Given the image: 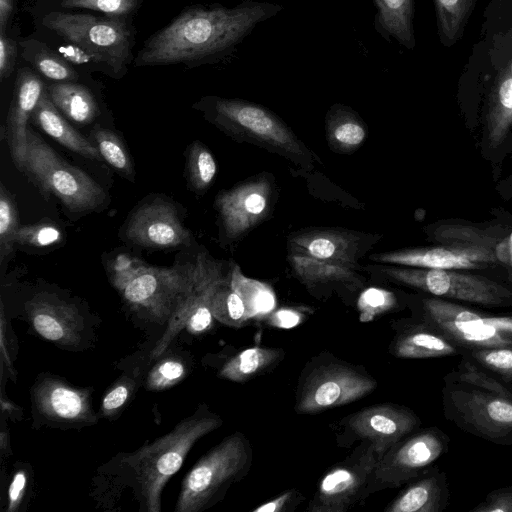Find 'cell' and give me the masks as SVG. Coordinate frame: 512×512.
<instances>
[{"label": "cell", "instance_id": "cell-1", "mask_svg": "<svg viewBox=\"0 0 512 512\" xmlns=\"http://www.w3.org/2000/svg\"><path fill=\"white\" fill-rule=\"evenodd\" d=\"M283 6L244 0L234 7L221 4L187 7L154 33L138 52V67L214 63L230 55L257 25L274 17Z\"/></svg>", "mask_w": 512, "mask_h": 512}, {"label": "cell", "instance_id": "cell-2", "mask_svg": "<svg viewBox=\"0 0 512 512\" xmlns=\"http://www.w3.org/2000/svg\"><path fill=\"white\" fill-rule=\"evenodd\" d=\"M445 419L493 444L512 446V386L485 372L464 355L444 376Z\"/></svg>", "mask_w": 512, "mask_h": 512}, {"label": "cell", "instance_id": "cell-3", "mask_svg": "<svg viewBox=\"0 0 512 512\" xmlns=\"http://www.w3.org/2000/svg\"><path fill=\"white\" fill-rule=\"evenodd\" d=\"M222 423L221 417L203 404L169 433L123 458L124 472L145 511L161 510L162 490L181 468L190 449Z\"/></svg>", "mask_w": 512, "mask_h": 512}, {"label": "cell", "instance_id": "cell-4", "mask_svg": "<svg viewBox=\"0 0 512 512\" xmlns=\"http://www.w3.org/2000/svg\"><path fill=\"white\" fill-rule=\"evenodd\" d=\"M193 107L231 138L284 157L304 170L313 168L315 155L278 115L263 105L210 95Z\"/></svg>", "mask_w": 512, "mask_h": 512}, {"label": "cell", "instance_id": "cell-5", "mask_svg": "<svg viewBox=\"0 0 512 512\" xmlns=\"http://www.w3.org/2000/svg\"><path fill=\"white\" fill-rule=\"evenodd\" d=\"M252 459V447L244 434L234 432L225 437L185 476L175 511L199 512L216 504L232 484L247 475Z\"/></svg>", "mask_w": 512, "mask_h": 512}, {"label": "cell", "instance_id": "cell-6", "mask_svg": "<svg viewBox=\"0 0 512 512\" xmlns=\"http://www.w3.org/2000/svg\"><path fill=\"white\" fill-rule=\"evenodd\" d=\"M45 195H53L72 213H89L101 207L106 194L81 169L65 162L32 128L21 169Z\"/></svg>", "mask_w": 512, "mask_h": 512}, {"label": "cell", "instance_id": "cell-7", "mask_svg": "<svg viewBox=\"0 0 512 512\" xmlns=\"http://www.w3.org/2000/svg\"><path fill=\"white\" fill-rule=\"evenodd\" d=\"M376 387L377 381L363 367L323 352L302 370L294 408L298 414L320 413L358 401Z\"/></svg>", "mask_w": 512, "mask_h": 512}, {"label": "cell", "instance_id": "cell-8", "mask_svg": "<svg viewBox=\"0 0 512 512\" xmlns=\"http://www.w3.org/2000/svg\"><path fill=\"white\" fill-rule=\"evenodd\" d=\"M372 268L395 283L433 297L486 307L512 306V289L481 275L392 264H380Z\"/></svg>", "mask_w": 512, "mask_h": 512}, {"label": "cell", "instance_id": "cell-9", "mask_svg": "<svg viewBox=\"0 0 512 512\" xmlns=\"http://www.w3.org/2000/svg\"><path fill=\"white\" fill-rule=\"evenodd\" d=\"M42 26L58 37L76 43L97 54L111 67L114 78H122L132 60L133 32L116 17L51 11Z\"/></svg>", "mask_w": 512, "mask_h": 512}, {"label": "cell", "instance_id": "cell-10", "mask_svg": "<svg viewBox=\"0 0 512 512\" xmlns=\"http://www.w3.org/2000/svg\"><path fill=\"white\" fill-rule=\"evenodd\" d=\"M113 285L126 303L153 319L171 317L185 283V267H158L119 256L112 266Z\"/></svg>", "mask_w": 512, "mask_h": 512}, {"label": "cell", "instance_id": "cell-11", "mask_svg": "<svg viewBox=\"0 0 512 512\" xmlns=\"http://www.w3.org/2000/svg\"><path fill=\"white\" fill-rule=\"evenodd\" d=\"M466 351L512 346V314L492 315L438 298L421 299L415 315Z\"/></svg>", "mask_w": 512, "mask_h": 512}, {"label": "cell", "instance_id": "cell-12", "mask_svg": "<svg viewBox=\"0 0 512 512\" xmlns=\"http://www.w3.org/2000/svg\"><path fill=\"white\" fill-rule=\"evenodd\" d=\"M450 438L437 427L417 429L407 435L379 459L366 488V496L393 489L416 479L449 449Z\"/></svg>", "mask_w": 512, "mask_h": 512}, {"label": "cell", "instance_id": "cell-13", "mask_svg": "<svg viewBox=\"0 0 512 512\" xmlns=\"http://www.w3.org/2000/svg\"><path fill=\"white\" fill-rule=\"evenodd\" d=\"M184 267V287L170 317L169 329L153 350L154 357L162 353L183 325L189 332L199 334L207 331L213 324L212 300L227 275L223 264L207 252H200Z\"/></svg>", "mask_w": 512, "mask_h": 512}, {"label": "cell", "instance_id": "cell-14", "mask_svg": "<svg viewBox=\"0 0 512 512\" xmlns=\"http://www.w3.org/2000/svg\"><path fill=\"white\" fill-rule=\"evenodd\" d=\"M380 455L370 441L360 444L320 479L307 512H346L362 503Z\"/></svg>", "mask_w": 512, "mask_h": 512}, {"label": "cell", "instance_id": "cell-15", "mask_svg": "<svg viewBox=\"0 0 512 512\" xmlns=\"http://www.w3.org/2000/svg\"><path fill=\"white\" fill-rule=\"evenodd\" d=\"M276 196L275 180L267 173L220 191L214 204L222 236L229 242L242 239L269 217Z\"/></svg>", "mask_w": 512, "mask_h": 512}, {"label": "cell", "instance_id": "cell-16", "mask_svg": "<svg viewBox=\"0 0 512 512\" xmlns=\"http://www.w3.org/2000/svg\"><path fill=\"white\" fill-rule=\"evenodd\" d=\"M419 417L408 407L384 403L365 407L339 422L337 441L349 446L356 440L376 445L380 458L395 443L419 429Z\"/></svg>", "mask_w": 512, "mask_h": 512}, {"label": "cell", "instance_id": "cell-17", "mask_svg": "<svg viewBox=\"0 0 512 512\" xmlns=\"http://www.w3.org/2000/svg\"><path fill=\"white\" fill-rule=\"evenodd\" d=\"M381 235L344 228H311L288 237V251L361 269L358 261L372 250Z\"/></svg>", "mask_w": 512, "mask_h": 512}, {"label": "cell", "instance_id": "cell-18", "mask_svg": "<svg viewBox=\"0 0 512 512\" xmlns=\"http://www.w3.org/2000/svg\"><path fill=\"white\" fill-rule=\"evenodd\" d=\"M124 236L135 245L151 249L179 248L192 239L175 206L160 198L137 207L124 227Z\"/></svg>", "mask_w": 512, "mask_h": 512}, {"label": "cell", "instance_id": "cell-19", "mask_svg": "<svg viewBox=\"0 0 512 512\" xmlns=\"http://www.w3.org/2000/svg\"><path fill=\"white\" fill-rule=\"evenodd\" d=\"M369 259L380 264L445 270L483 269L498 264L482 247L455 243L375 253Z\"/></svg>", "mask_w": 512, "mask_h": 512}, {"label": "cell", "instance_id": "cell-20", "mask_svg": "<svg viewBox=\"0 0 512 512\" xmlns=\"http://www.w3.org/2000/svg\"><path fill=\"white\" fill-rule=\"evenodd\" d=\"M45 88L38 74L29 67L17 71L3 134L11 158L20 171L26 154L28 123Z\"/></svg>", "mask_w": 512, "mask_h": 512}, {"label": "cell", "instance_id": "cell-21", "mask_svg": "<svg viewBox=\"0 0 512 512\" xmlns=\"http://www.w3.org/2000/svg\"><path fill=\"white\" fill-rule=\"evenodd\" d=\"M33 402L41 416L57 424L95 422L88 393L54 377L35 385Z\"/></svg>", "mask_w": 512, "mask_h": 512}, {"label": "cell", "instance_id": "cell-22", "mask_svg": "<svg viewBox=\"0 0 512 512\" xmlns=\"http://www.w3.org/2000/svg\"><path fill=\"white\" fill-rule=\"evenodd\" d=\"M293 275L315 295L362 289L365 278L357 268L319 260L303 253L288 251L287 256Z\"/></svg>", "mask_w": 512, "mask_h": 512}, {"label": "cell", "instance_id": "cell-23", "mask_svg": "<svg viewBox=\"0 0 512 512\" xmlns=\"http://www.w3.org/2000/svg\"><path fill=\"white\" fill-rule=\"evenodd\" d=\"M390 353L402 359H429L462 355L463 350L431 323L414 317L397 325Z\"/></svg>", "mask_w": 512, "mask_h": 512}, {"label": "cell", "instance_id": "cell-24", "mask_svg": "<svg viewBox=\"0 0 512 512\" xmlns=\"http://www.w3.org/2000/svg\"><path fill=\"white\" fill-rule=\"evenodd\" d=\"M450 503L447 475L438 467L408 483L396 498L384 509L385 512H443Z\"/></svg>", "mask_w": 512, "mask_h": 512}, {"label": "cell", "instance_id": "cell-25", "mask_svg": "<svg viewBox=\"0 0 512 512\" xmlns=\"http://www.w3.org/2000/svg\"><path fill=\"white\" fill-rule=\"evenodd\" d=\"M28 308L33 327L43 338L68 344L77 336L79 317L67 303L38 295L29 303Z\"/></svg>", "mask_w": 512, "mask_h": 512}, {"label": "cell", "instance_id": "cell-26", "mask_svg": "<svg viewBox=\"0 0 512 512\" xmlns=\"http://www.w3.org/2000/svg\"><path fill=\"white\" fill-rule=\"evenodd\" d=\"M31 120L45 134L65 148L85 158L102 160L92 141L77 132L60 114V111L49 98L46 88L32 114Z\"/></svg>", "mask_w": 512, "mask_h": 512}, {"label": "cell", "instance_id": "cell-27", "mask_svg": "<svg viewBox=\"0 0 512 512\" xmlns=\"http://www.w3.org/2000/svg\"><path fill=\"white\" fill-rule=\"evenodd\" d=\"M433 238L441 244L475 245L489 251L497 263L512 268V231L499 235L489 229L461 224H443L433 231Z\"/></svg>", "mask_w": 512, "mask_h": 512}, {"label": "cell", "instance_id": "cell-28", "mask_svg": "<svg viewBox=\"0 0 512 512\" xmlns=\"http://www.w3.org/2000/svg\"><path fill=\"white\" fill-rule=\"evenodd\" d=\"M374 28L387 42L392 39L407 49L415 47L414 0H373Z\"/></svg>", "mask_w": 512, "mask_h": 512}, {"label": "cell", "instance_id": "cell-29", "mask_svg": "<svg viewBox=\"0 0 512 512\" xmlns=\"http://www.w3.org/2000/svg\"><path fill=\"white\" fill-rule=\"evenodd\" d=\"M326 138L336 153L350 154L358 150L367 138V127L350 106L334 104L325 117Z\"/></svg>", "mask_w": 512, "mask_h": 512}, {"label": "cell", "instance_id": "cell-30", "mask_svg": "<svg viewBox=\"0 0 512 512\" xmlns=\"http://www.w3.org/2000/svg\"><path fill=\"white\" fill-rule=\"evenodd\" d=\"M56 108L73 122L91 123L99 114V106L89 88L77 82H53L46 87Z\"/></svg>", "mask_w": 512, "mask_h": 512}, {"label": "cell", "instance_id": "cell-31", "mask_svg": "<svg viewBox=\"0 0 512 512\" xmlns=\"http://www.w3.org/2000/svg\"><path fill=\"white\" fill-rule=\"evenodd\" d=\"M22 57L45 78L53 82H77V69L54 48L35 38L19 42Z\"/></svg>", "mask_w": 512, "mask_h": 512}, {"label": "cell", "instance_id": "cell-32", "mask_svg": "<svg viewBox=\"0 0 512 512\" xmlns=\"http://www.w3.org/2000/svg\"><path fill=\"white\" fill-rule=\"evenodd\" d=\"M281 348L252 347L229 359L219 371V377L243 383L267 372L284 357Z\"/></svg>", "mask_w": 512, "mask_h": 512}, {"label": "cell", "instance_id": "cell-33", "mask_svg": "<svg viewBox=\"0 0 512 512\" xmlns=\"http://www.w3.org/2000/svg\"><path fill=\"white\" fill-rule=\"evenodd\" d=\"M512 126V74L504 69L498 76L490 98L487 116V139L498 147Z\"/></svg>", "mask_w": 512, "mask_h": 512}, {"label": "cell", "instance_id": "cell-34", "mask_svg": "<svg viewBox=\"0 0 512 512\" xmlns=\"http://www.w3.org/2000/svg\"><path fill=\"white\" fill-rule=\"evenodd\" d=\"M228 276L230 285L244 302L249 320L263 319L275 309L276 297L270 286L247 278L235 263L231 264Z\"/></svg>", "mask_w": 512, "mask_h": 512}, {"label": "cell", "instance_id": "cell-35", "mask_svg": "<svg viewBox=\"0 0 512 512\" xmlns=\"http://www.w3.org/2000/svg\"><path fill=\"white\" fill-rule=\"evenodd\" d=\"M217 173L216 161L210 150L194 141L186 153V176L190 190L203 195L211 186Z\"/></svg>", "mask_w": 512, "mask_h": 512}, {"label": "cell", "instance_id": "cell-36", "mask_svg": "<svg viewBox=\"0 0 512 512\" xmlns=\"http://www.w3.org/2000/svg\"><path fill=\"white\" fill-rule=\"evenodd\" d=\"M92 143L98 149L102 159L109 163L119 175L133 181L134 168L130 154L116 133L105 128L94 129Z\"/></svg>", "mask_w": 512, "mask_h": 512}, {"label": "cell", "instance_id": "cell-37", "mask_svg": "<svg viewBox=\"0 0 512 512\" xmlns=\"http://www.w3.org/2000/svg\"><path fill=\"white\" fill-rule=\"evenodd\" d=\"M211 310L214 319L231 327H242L250 321L243 300L230 285L228 272L214 294Z\"/></svg>", "mask_w": 512, "mask_h": 512}, {"label": "cell", "instance_id": "cell-38", "mask_svg": "<svg viewBox=\"0 0 512 512\" xmlns=\"http://www.w3.org/2000/svg\"><path fill=\"white\" fill-rule=\"evenodd\" d=\"M462 355L485 372L512 386V346L476 349Z\"/></svg>", "mask_w": 512, "mask_h": 512}, {"label": "cell", "instance_id": "cell-39", "mask_svg": "<svg viewBox=\"0 0 512 512\" xmlns=\"http://www.w3.org/2000/svg\"><path fill=\"white\" fill-rule=\"evenodd\" d=\"M474 0H434L439 33L447 44L457 39Z\"/></svg>", "mask_w": 512, "mask_h": 512}, {"label": "cell", "instance_id": "cell-40", "mask_svg": "<svg viewBox=\"0 0 512 512\" xmlns=\"http://www.w3.org/2000/svg\"><path fill=\"white\" fill-rule=\"evenodd\" d=\"M16 203L3 183L0 184V263L8 258L20 228Z\"/></svg>", "mask_w": 512, "mask_h": 512}, {"label": "cell", "instance_id": "cell-41", "mask_svg": "<svg viewBox=\"0 0 512 512\" xmlns=\"http://www.w3.org/2000/svg\"><path fill=\"white\" fill-rule=\"evenodd\" d=\"M396 296L385 289L368 288L361 292L357 300V309L361 322L373 321L376 317L397 307Z\"/></svg>", "mask_w": 512, "mask_h": 512}, {"label": "cell", "instance_id": "cell-42", "mask_svg": "<svg viewBox=\"0 0 512 512\" xmlns=\"http://www.w3.org/2000/svg\"><path fill=\"white\" fill-rule=\"evenodd\" d=\"M63 40L64 42L55 50L75 68L80 67L88 72H102L114 78L111 67L100 56L76 43Z\"/></svg>", "mask_w": 512, "mask_h": 512}, {"label": "cell", "instance_id": "cell-43", "mask_svg": "<svg viewBox=\"0 0 512 512\" xmlns=\"http://www.w3.org/2000/svg\"><path fill=\"white\" fill-rule=\"evenodd\" d=\"M61 229L50 222L20 226L16 237L15 245L30 247H47L62 241Z\"/></svg>", "mask_w": 512, "mask_h": 512}, {"label": "cell", "instance_id": "cell-44", "mask_svg": "<svg viewBox=\"0 0 512 512\" xmlns=\"http://www.w3.org/2000/svg\"><path fill=\"white\" fill-rule=\"evenodd\" d=\"M140 0H61L62 8L87 9L101 12L108 17L121 18L130 15Z\"/></svg>", "mask_w": 512, "mask_h": 512}, {"label": "cell", "instance_id": "cell-45", "mask_svg": "<svg viewBox=\"0 0 512 512\" xmlns=\"http://www.w3.org/2000/svg\"><path fill=\"white\" fill-rule=\"evenodd\" d=\"M185 373V366L177 360L167 359L161 362L149 375L148 386L159 390L177 383Z\"/></svg>", "mask_w": 512, "mask_h": 512}, {"label": "cell", "instance_id": "cell-46", "mask_svg": "<svg viewBox=\"0 0 512 512\" xmlns=\"http://www.w3.org/2000/svg\"><path fill=\"white\" fill-rule=\"evenodd\" d=\"M470 512H512V486L494 489Z\"/></svg>", "mask_w": 512, "mask_h": 512}, {"label": "cell", "instance_id": "cell-47", "mask_svg": "<svg viewBox=\"0 0 512 512\" xmlns=\"http://www.w3.org/2000/svg\"><path fill=\"white\" fill-rule=\"evenodd\" d=\"M304 496L296 489H290L277 497L253 509V512H291L302 501Z\"/></svg>", "mask_w": 512, "mask_h": 512}, {"label": "cell", "instance_id": "cell-48", "mask_svg": "<svg viewBox=\"0 0 512 512\" xmlns=\"http://www.w3.org/2000/svg\"><path fill=\"white\" fill-rule=\"evenodd\" d=\"M19 43L6 34V31H0V79L4 81L8 78L15 67Z\"/></svg>", "mask_w": 512, "mask_h": 512}, {"label": "cell", "instance_id": "cell-49", "mask_svg": "<svg viewBox=\"0 0 512 512\" xmlns=\"http://www.w3.org/2000/svg\"><path fill=\"white\" fill-rule=\"evenodd\" d=\"M263 319L267 320V323L273 327L288 329L299 325L303 315L294 309H280L277 311L273 310Z\"/></svg>", "mask_w": 512, "mask_h": 512}, {"label": "cell", "instance_id": "cell-50", "mask_svg": "<svg viewBox=\"0 0 512 512\" xmlns=\"http://www.w3.org/2000/svg\"><path fill=\"white\" fill-rule=\"evenodd\" d=\"M129 396V388L125 384L116 385L110 390L102 400V410L106 413H111L126 402Z\"/></svg>", "mask_w": 512, "mask_h": 512}, {"label": "cell", "instance_id": "cell-51", "mask_svg": "<svg viewBox=\"0 0 512 512\" xmlns=\"http://www.w3.org/2000/svg\"><path fill=\"white\" fill-rule=\"evenodd\" d=\"M27 478L24 471L15 473L12 482L9 486V508L10 512L15 511L19 505L20 500L23 497L24 489L26 486Z\"/></svg>", "mask_w": 512, "mask_h": 512}, {"label": "cell", "instance_id": "cell-52", "mask_svg": "<svg viewBox=\"0 0 512 512\" xmlns=\"http://www.w3.org/2000/svg\"><path fill=\"white\" fill-rule=\"evenodd\" d=\"M15 0H0V31H6L14 9Z\"/></svg>", "mask_w": 512, "mask_h": 512}, {"label": "cell", "instance_id": "cell-53", "mask_svg": "<svg viewBox=\"0 0 512 512\" xmlns=\"http://www.w3.org/2000/svg\"><path fill=\"white\" fill-rule=\"evenodd\" d=\"M507 279L510 282V284L512 285V271H509Z\"/></svg>", "mask_w": 512, "mask_h": 512}, {"label": "cell", "instance_id": "cell-54", "mask_svg": "<svg viewBox=\"0 0 512 512\" xmlns=\"http://www.w3.org/2000/svg\"><path fill=\"white\" fill-rule=\"evenodd\" d=\"M509 71L512 74V61H511L510 67H509Z\"/></svg>", "mask_w": 512, "mask_h": 512}, {"label": "cell", "instance_id": "cell-55", "mask_svg": "<svg viewBox=\"0 0 512 512\" xmlns=\"http://www.w3.org/2000/svg\"><path fill=\"white\" fill-rule=\"evenodd\" d=\"M46 1L51 2V1H53V0H46Z\"/></svg>", "mask_w": 512, "mask_h": 512}]
</instances>
